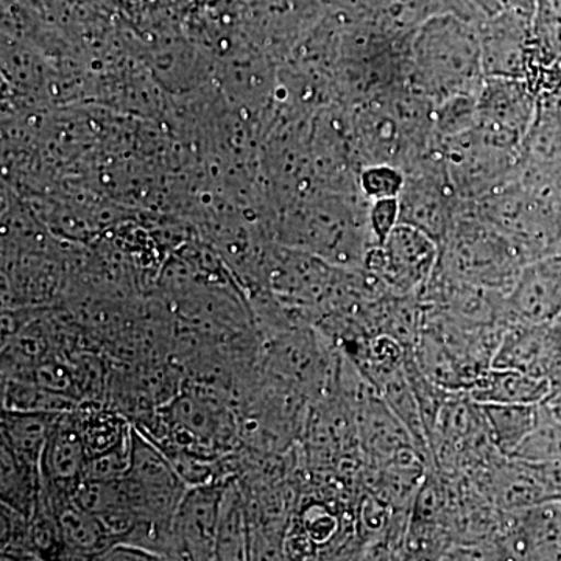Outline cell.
Wrapping results in <instances>:
<instances>
[{
	"mask_svg": "<svg viewBox=\"0 0 561 561\" xmlns=\"http://www.w3.org/2000/svg\"><path fill=\"white\" fill-rule=\"evenodd\" d=\"M478 24L459 14L430 18L408 41V88L437 105L478 98L485 84Z\"/></svg>",
	"mask_w": 561,
	"mask_h": 561,
	"instance_id": "obj_1",
	"label": "cell"
},
{
	"mask_svg": "<svg viewBox=\"0 0 561 561\" xmlns=\"http://www.w3.org/2000/svg\"><path fill=\"white\" fill-rule=\"evenodd\" d=\"M524 265L515 247L471 205L461 210L438 245L435 272L459 283L507 294Z\"/></svg>",
	"mask_w": 561,
	"mask_h": 561,
	"instance_id": "obj_2",
	"label": "cell"
},
{
	"mask_svg": "<svg viewBox=\"0 0 561 561\" xmlns=\"http://www.w3.org/2000/svg\"><path fill=\"white\" fill-rule=\"evenodd\" d=\"M472 206L515 247L526 264L561 254L560 195L516 179Z\"/></svg>",
	"mask_w": 561,
	"mask_h": 561,
	"instance_id": "obj_3",
	"label": "cell"
},
{
	"mask_svg": "<svg viewBox=\"0 0 561 561\" xmlns=\"http://www.w3.org/2000/svg\"><path fill=\"white\" fill-rule=\"evenodd\" d=\"M438 151L454 190L470 205L519 175V149L494 138L478 125L440 140Z\"/></svg>",
	"mask_w": 561,
	"mask_h": 561,
	"instance_id": "obj_4",
	"label": "cell"
},
{
	"mask_svg": "<svg viewBox=\"0 0 561 561\" xmlns=\"http://www.w3.org/2000/svg\"><path fill=\"white\" fill-rule=\"evenodd\" d=\"M398 205L400 224L426 232L438 245L461 210L471 206L454 190L438 150L405 172Z\"/></svg>",
	"mask_w": 561,
	"mask_h": 561,
	"instance_id": "obj_5",
	"label": "cell"
},
{
	"mask_svg": "<svg viewBox=\"0 0 561 561\" xmlns=\"http://www.w3.org/2000/svg\"><path fill=\"white\" fill-rule=\"evenodd\" d=\"M438 261V243L411 225L398 224L389 238L368 251L364 271L393 295L420 294Z\"/></svg>",
	"mask_w": 561,
	"mask_h": 561,
	"instance_id": "obj_6",
	"label": "cell"
},
{
	"mask_svg": "<svg viewBox=\"0 0 561 561\" xmlns=\"http://www.w3.org/2000/svg\"><path fill=\"white\" fill-rule=\"evenodd\" d=\"M537 113L538 95L526 80L490 77L478 95V127L516 149Z\"/></svg>",
	"mask_w": 561,
	"mask_h": 561,
	"instance_id": "obj_7",
	"label": "cell"
},
{
	"mask_svg": "<svg viewBox=\"0 0 561 561\" xmlns=\"http://www.w3.org/2000/svg\"><path fill=\"white\" fill-rule=\"evenodd\" d=\"M531 18L534 14L502 9L479 22L486 79H527L531 61Z\"/></svg>",
	"mask_w": 561,
	"mask_h": 561,
	"instance_id": "obj_8",
	"label": "cell"
},
{
	"mask_svg": "<svg viewBox=\"0 0 561 561\" xmlns=\"http://www.w3.org/2000/svg\"><path fill=\"white\" fill-rule=\"evenodd\" d=\"M512 321L552 324L561 321V254L529 262L505 294Z\"/></svg>",
	"mask_w": 561,
	"mask_h": 561,
	"instance_id": "obj_9",
	"label": "cell"
},
{
	"mask_svg": "<svg viewBox=\"0 0 561 561\" xmlns=\"http://www.w3.org/2000/svg\"><path fill=\"white\" fill-rule=\"evenodd\" d=\"M227 486L198 485L186 491L172 522V538L179 553L190 559H217V527Z\"/></svg>",
	"mask_w": 561,
	"mask_h": 561,
	"instance_id": "obj_10",
	"label": "cell"
},
{
	"mask_svg": "<svg viewBox=\"0 0 561 561\" xmlns=\"http://www.w3.org/2000/svg\"><path fill=\"white\" fill-rule=\"evenodd\" d=\"M560 339L561 321L552 324L512 321L502 334L491 367L515 368L551 381Z\"/></svg>",
	"mask_w": 561,
	"mask_h": 561,
	"instance_id": "obj_11",
	"label": "cell"
},
{
	"mask_svg": "<svg viewBox=\"0 0 561 561\" xmlns=\"http://www.w3.org/2000/svg\"><path fill=\"white\" fill-rule=\"evenodd\" d=\"M549 379L515 368H485L467 391L478 404H542L552 393Z\"/></svg>",
	"mask_w": 561,
	"mask_h": 561,
	"instance_id": "obj_12",
	"label": "cell"
},
{
	"mask_svg": "<svg viewBox=\"0 0 561 561\" xmlns=\"http://www.w3.org/2000/svg\"><path fill=\"white\" fill-rule=\"evenodd\" d=\"M411 353L421 373L442 389L467 393L478 379V373L463 364L437 332L424 324Z\"/></svg>",
	"mask_w": 561,
	"mask_h": 561,
	"instance_id": "obj_13",
	"label": "cell"
},
{
	"mask_svg": "<svg viewBox=\"0 0 561 561\" xmlns=\"http://www.w3.org/2000/svg\"><path fill=\"white\" fill-rule=\"evenodd\" d=\"M62 413L43 411H13L2 413V442L21 459L41 467V457L57 430Z\"/></svg>",
	"mask_w": 561,
	"mask_h": 561,
	"instance_id": "obj_14",
	"label": "cell"
},
{
	"mask_svg": "<svg viewBox=\"0 0 561 561\" xmlns=\"http://www.w3.org/2000/svg\"><path fill=\"white\" fill-rule=\"evenodd\" d=\"M60 524L62 546L79 556H99L111 545L114 535L94 513L88 512L72 496L55 504Z\"/></svg>",
	"mask_w": 561,
	"mask_h": 561,
	"instance_id": "obj_15",
	"label": "cell"
},
{
	"mask_svg": "<svg viewBox=\"0 0 561 561\" xmlns=\"http://www.w3.org/2000/svg\"><path fill=\"white\" fill-rule=\"evenodd\" d=\"M490 438L505 457L522 446L537 427L541 404H481Z\"/></svg>",
	"mask_w": 561,
	"mask_h": 561,
	"instance_id": "obj_16",
	"label": "cell"
},
{
	"mask_svg": "<svg viewBox=\"0 0 561 561\" xmlns=\"http://www.w3.org/2000/svg\"><path fill=\"white\" fill-rule=\"evenodd\" d=\"M245 519L239 493L227 486L221 500L217 527L216 557L221 560H241L245 557Z\"/></svg>",
	"mask_w": 561,
	"mask_h": 561,
	"instance_id": "obj_17",
	"label": "cell"
},
{
	"mask_svg": "<svg viewBox=\"0 0 561 561\" xmlns=\"http://www.w3.org/2000/svg\"><path fill=\"white\" fill-rule=\"evenodd\" d=\"M512 457L531 463L561 465V423L545 405L541 404L537 427Z\"/></svg>",
	"mask_w": 561,
	"mask_h": 561,
	"instance_id": "obj_18",
	"label": "cell"
},
{
	"mask_svg": "<svg viewBox=\"0 0 561 561\" xmlns=\"http://www.w3.org/2000/svg\"><path fill=\"white\" fill-rule=\"evenodd\" d=\"M130 468L131 430L128 427L119 442L88 459L83 481H117L127 478Z\"/></svg>",
	"mask_w": 561,
	"mask_h": 561,
	"instance_id": "obj_19",
	"label": "cell"
},
{
	"mask_svg": "<svg viewBox=\"0 0 561 561\" xmlns=\"http://www.w3.org/2000/svg\"><path fill=\"white\" fill-rule=\"evenodd\" d=\"M172 416L179 432H187L202 440L220 437L219 431H217L221 427L219 413L205 402L192 400V398H181L173 404Z\"/></svg>",
	"mask_w": 561,
	"mask_h": 561,
	"instance_id": "obj_20",
	"label": "cell"
},
{
	"mask_svg": "<svg viewBox=\"0 0 561 561\" xmlns=\"http://www.w3.org/2000/svg\"><path fill=\"white\" fill-rule=\"evenodd\" d=\"M404 181V171L390 164L364 165L357 175L359 190L370 202L398 198Z\"/></svg>",
	"mask_w": 561,
	"mask_h": 561,
	"instance_id": "obj_21",
	"label": "cell"
},
{
	"mask_svg": "<svg viewBox=\"0 0 561 561\" xmlns=\"http://www.w3.org/2000/svg\"><path fill=\"white\" fill-rule=\"evenodd\" d=\"M368 224L376 243H382L390 232L400 224V205L398 198H382L370 202L368 209Z\"/></svg>",
	"mask_w": 561,
	"mask_h": 561,
	"instance_id": "obj_22",
	"label": "cell"
},
{
	"mask_svg": "<svg viewBox=\"0 0 561 561\" xmlns=\"http://www.w3.org/2000/svg\"><path fill=\"white\" fill-rule=\"evenodd\" d=\"M43 389L55 391V393L68 394L70 389V373L65 370L62 365L44 364L36 368V381Z\"/></svg>",
	"mask_w": 561,
	"mask_h": 561,
	"instance_id": "obj_23",
	"label": "cell"
},
{
	"mask_svg": "<svg viewBox=\"0 0 561 561\" xmlns=\"http://www.w3.org/2000/svg\"><path fill=\"white\" fill-rule=\"evenodd\" d=\"M161 553L150 551L149 548H140L131 542H114L105 549L95 560L108 561H150L161 560Z\"/></svg>",
	"mask_w": 561,
	"mask_h": 561,
	"instance_id": "obj_24",
	"label": "cell"
},
{
	"mask_svg": "<svg viewBox=\"0 0 561 561\" xmlns=\"http://www.w3.org/2000/svg\"><path fill=\"white\" fill-rule=\"evenodd\" d=\"M501 9L522 11V13L534 14L538 0H494Z\"/></svg>",
	"mask_w": 561,
	"mask_h": 561,
	"instance_id": "obj_25",
	"label": "cell"
},
{
	"mask_svg": "<svg viewBox=\"0 0 561 561\" xmlns=\"http://www.w3.org/2000/svg\"><path fill=\"white\" fill-rule=\"evenodd\" d=\"M542 405L548 409L553 419L559 420L561 423V389H553L548 400L542 402Z\"/></svg>",
	"mask_w": 561,
	"mask_h": 561,
	"instance_id": "obj_26",
	"label": "cell"
},
{
	"mask_svg": "<svg viewBox=\"0 0 561 561\" xmlns=\"http://www.w3.org/2000/svg\"><path fill=\"white\" fill-rule=\"evenodd\" d=\"M551 382L553 389H561V339L559 345V353H557L556 368H553Z\"/></svg>",
	"mask_w": 561,
	"mask_h": 561,
	"instance_id": "obj_27",
	"label": "cell"
},
{
	"mask_svg": "<svg viewBox=\"0 0 561 561\" xmlns=\"http://www.w3.org/2000/svg\"><path fill=\"white\" fill-rule=\"evenodd\" d=\"M557 13L561 14V0H546Z\"/></svg>",
	"mask_w": 561,
	"mask_h": 561,
	"instance_id": "obj_28",
	"label": "cell"
}]
</instances>
